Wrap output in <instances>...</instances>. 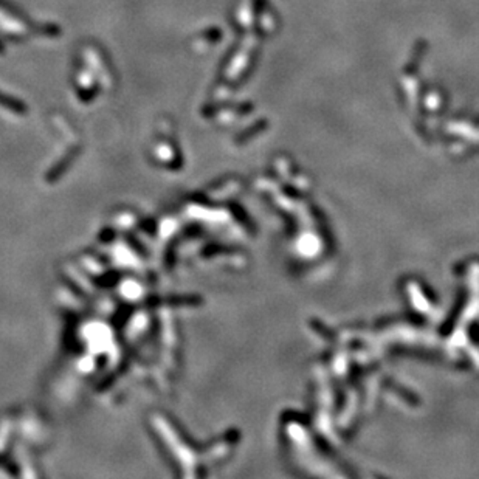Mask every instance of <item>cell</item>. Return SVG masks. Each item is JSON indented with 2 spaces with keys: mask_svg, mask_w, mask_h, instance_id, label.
Listing matches in <instances>:
<instances>
[{
  "mask_svg": "<svg viewBox=\"0 0 479 479\" xmlns=\"http://www.w3.org/2000/svg\"><path fill=\"white\" fill-rule=\"evenodd\" d=\"M0 103H2L3 106H7V109L16 110V112H25V106H22V104H21L19 101L13 100V98L3 96L2 94H0Z\"/></svg>",
  "mask_w": 479,
  "mask_h": 479,
  "instance_id": "cell-1",
  "label": "cell"
}]
</instances>
